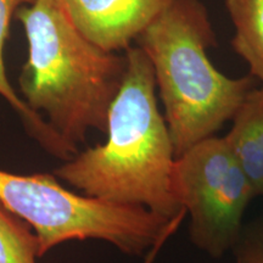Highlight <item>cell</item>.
Here are the masks:
<instances>
[{
  "instance_id": "obj_1",
  "label": "cell",
  "mask_w": 263,
  "mask_h": 263,
  "mask_svg": "<svg viewBox=\"0 0 263 263\" xmlns=\"http://www.w3.org/2000/svg\"><path fill=\"white\" fill-rule=\"evenodd\" d=\"M155 90L149 58L140 47H129L108 110L106 141L76 154L55 176L87 196L176 216L183 210L172 190L176 154Z\"/></svg>"
},
{
  "instance_id": "obj_2",
  "label": "cell",
  "mask_w": 263,
  "mask_h": 263,
  "mask_svg": "<svg viewBox=\"0 0 263 263\" xmlns=\"http://www.w3.org/2000/svg\"><path fill=\"white\" fill-rule=\"evenodd\" d=\"M18 18L28 41L21 76L26 103L77 150L90 129L106 133L107 117L126 58L104 50L76 26L62 0H34Z\"/></svg>"
},
{
  "instance_id": "obj_3",
  "label": "cell",
  "mask_w": 263,
  "mask_h": 263,
  "mask_svg": "<svg viewBox=\"0 0 263 263\" xmlns=\"http://www.w3.org/2000/svg\"><path fill=\"white\" fill-rule=\"evenodd\" d=\"M138 39L153 66L176 157L221 129L254 89L252 78H230L211 64L215 33L200 0H174Z\"/></svg>"
},
{
  "instance_id": "obj_4",
  "label": "cell",
  "mask_w": 263,
  "mask_h": 263,
  "mask_svg": "<svg viewBox=\"0 0 263 263\" xmlns=\"http://www.w3.org/2000/svg\"><path fill=\"white\" fill-rule=\"evenodd\" d=\"M0 203L34 230L39 257L70 240L97 239L129 255L167 240L185 217L172 218L141 206L104 201L66 189L50 174L21 176L0 171Z\"/></svg>"
},
{
  "instance_id": "obj_5",
  "label": "cell",
  "mask_w": 263,
  "mask_h": 263,
  "mask_svg": "<svg viewBox=\"0 0 263 263\" xmlns=\"http://www.w3.org/2000/svg\"><path fill=\"white\" fill-rule=\"evenodd\" d=\"M172 190L190 216L197 248L218 258L238 245L242 217L256 194L224 138H206L176 157Z\"/></svg>"
},
{
  "instance_id": "obj_6",
  "label": "cell",
  "mask_w": 263,
  "mask_h": 263,
  "mask_svg": "<svg viewBox=\"0 0 263 263\" xmlns=\"http://www.w3.org/2000/svg\"><path fill=\"white\" fill-rule=\"evenodd\" d=\"M174 0H62L80 31L98 47L128 49Z\"/></svg>"
},
{
  "instance_id": "obj_7",
  "label": "cell",
  "mask_w": 263,
  "mask_h": 263,
  "mask_svg": "<svg viewBox=\"0 0 263 263\" xmlns=\"http://www.w3.org/2000/svg\"><path fill=\"white\" fill-rule=\"evenodd\" d=\"M232 120L224 139L256 196L263 195V85L250 91Z\"/></svg>"
},
{
  "instance_id": "obj_8",
  "label": "cell",
  "mask_w": 263,
  "mask_h": 263,
  "mask_svg": "<svg viewBox=\"0 0 263 263\" xmlns=\"http://www.w3.org/2000/svg\"><path fill=\"white\" fill-rule=\"evenodd\" d=\"M34 0H0V95L15 108L16 112L22 117L31 134L37 138L45 149L62 159L68 160L74 155L76 150L55 133L50 124L43 121L41 115L33 111L26 101H22L18 98L6 77L3 50L9 33L10 21L12 14L20 5L32 4Z\"/></svg>"
},
{
  "instance_id": "obj_9",
  "label": "cell",
  "mask_w": 263,
  "mask_h": 263,
  "mask_svg": "<svg viewBox=\"0 0 263 263\" xmlns=\"http://www.w3.org/2000/svg\"><path fill=\"white\" fill-rule=\"evenodd\" d=\"M235 28L233 49L263 85V0H226Z\"/></svg>"
},
{
  "instance_id": "obj_10",
  "label": "cell",
  "mask_w": 263,
  "mask_h": 263,
  "mask_svg": "<svg viewBox=\"0 0 263 263\" xmlns=\"http://www.w3.org/2000/svg\"><path fill=\"white\" fill-rule=\"evenodd\" d=\"M38 257L34 230L0 203V263H37Z\"/></svg>"
},
{
  "instance_id": "obj_11",
  "label": "cell",
  "mask_w": 263,
  "mask_h": 263,
  "mask_svg": "<svg viewBox=\"0 0 263 263\" xmlns=\"http://www.w3.org/2000/svg\"><path fill=\"white\" fill-rule=\"evenodd\" d=\"M236 246V263H263V234Z\"/></svg>"
},
{
  "instance_id": "obj_12",
  "label": "cell",
  "mask_w": 263,
  "mask_h": 263,
  "mask_svg": "<svg viewBox=\"0 0 263 263\" xmlns=\"http://www.w3.org/2000/svg\"><path fill=\"white\" fill-rule=\"evenodd\" d=\"M166 241H167V240H161V241L157 242L156 245H154L153 248L149 250V252H147V255H146L145 261H144V263H153L154 261H155L157 254H159V251L161 250V248H162L163 244Z\"/></svg>"
}]
</instances>
